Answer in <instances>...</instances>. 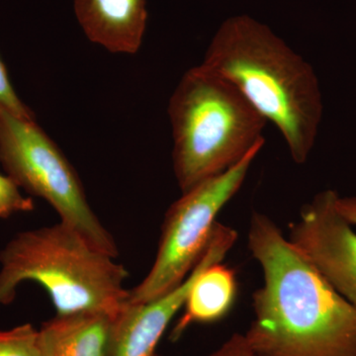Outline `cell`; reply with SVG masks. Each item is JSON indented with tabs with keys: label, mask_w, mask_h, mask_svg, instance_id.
Segmentation results:
<instances>
[{
	"label": "cell",
	"mask_w": 356,
	"mask_h": 356,
	"mask_svg": "<svg viewBox=\"0 0 356 356\" xmlns=\"http://www.w3.org/2000/svg\"><path fill=\"white\" fill-rule=\"evenodd\" d=\"M248 248L264 273L245 336L259 356H356V309L262 213Z\"/></svg>",
	"instance_id": "obj_1"
},
{
	"label": "cell",
	"mask_w": 356,
	"mask_h": 356,
	"mask_svg": "<svg viewBox=\"0 0 356 356\" xmlns=\"http://www.w3.org/2000/svg\"><path fill=\"white\" fill-rule=\"evenodd\" d=\"M201 65L233 83L280 130L295 163L308 161L323 117L320 83L268 25L248 14L227 18Z\"/></svg>",
	"instance_id": "obj_2"
},
{
	"label": "cell",
	"mask_w": 356,
	"mask_h": 356,
	"mask_svg": "<svg viewBox=\"0 0 356 356\" xmlns=\"http://www.w3.org/2000/svg\"><path fill=\"white\" fill-rule=\"evenodd\" d=\"M116 259L62 222L20 232L0 252V305L31 281L48 293L56 315L120 313L130 290L124 287L127 269Z\"/></svg>",
	"instance_id": "obj_3"
},
{
	"label": "cell",
	"mask_w": 356,
	"mask_h": 356,
	"mask_svg": "<svg viewBox=\"0 0 356 356\" xmlns=\"http://www.w3.org/2000/svg\"><path fill=\"white\" fill-rule=\"evenodd\" d=\"M168 112L173 170L182 193L266 143V119L233 83L202 65L185 72Z\"/></svg>",
	"instance_id": "obj_4"
},
{
	"label": "cell",
	"mask_w": 356,
	"mask_h": 356,
	"mask_svg": "<svg viewBox=\"0 0 356 356\" xmlns=\"http://www.w3.org/2000/svg\"><path fill=\"white\" fill-rule=\"evenodd\" d=\"M0 163L20 188L46 201L60 222L100 252L118 257L113 236L96 216L79 175L58 145L36 120L21 118L1 105Z\"/></svg>",
	"instance_id": "obj_5"
},
{
	"label": "cell",
	"mask_w": 356,
	"mask_h": 356,
	"mask_svg": "<svg viewBox=\"0 0 356 356\" xmlns=\"http://www.w3.org/2000/svg\"><path fill=\"white\" fill-rule=\"evenodd\" d=\"M262 147H255L226 172L184 192L168 208L153 266L144 280L130 290L129 304L158 298L186 280L210 242L218 215L242 188Z\"/></svg>",
	"instance_id": "obj_6"
},
{
	"label": "cell",
	"mask_w": 356,
	"mask_h": 356,
	"mask_svg": "<svg viewBox=\"0 0 356 356\" xmlns=\"http://www.w3.org/2000/svg\"><path fill=\"white\" fill-rule=\"evenodd\" d=\"M339 196L318 192L290 224L288 240L356 309V232L337 210Z\"/></svg>",
	"instance_id": "obj_7"
},
{
	"label": "cell",
	"mask_w": 356,
	"mask_h": 356,
	"mask_svg": "<svg viewBox=\"0 0 356 356\" xmlns=\"http://www.w3.org/2000/svg\"><path fill=\"white\" fill-rule=\"evenodd\" d=\"M236 243L233 232L218 228L184 282L158 298L127 304L117 316L108 356H156V348L173 318L184 308L189 290L208 262L222 261Z\"/></svg>",
	"instance_id": "obj_8"
},
{
	"label": "cell",
	"mask_w": 356,
	"mask_h": 356,
	"mask_svg": "<svg viewBox=\"0 0 356 356\" xmlns=\"http://www.w3.org/2000/svg\"><path fill=\"white\" fill-rule=\"evenodd\" d=\"M89 41L114 54L134 55L147 30V0H72Z\"/></svg>",
	"instance_id": "obj_9"
},
{
	"label": "cell",
	"mask_w": 356,
	"mask_h": 356,
	"mask_svg": "<svg viewBox=\"0 0 356 356\" xmlns=\"http://www.w3.org/2000/svg\"><path fill=\"white\" fill-rule=\"evenodd\" d=\"M118 314L83 312L56 315L40 327L42 355L108 356Z\"/></svg>",
	"instance_id": "obj_10"
},
{
	"label": "cell",
	"mask_w": 356,
	"mask_h": 356,
	"mask_svg": "<svg viewBox=\"0 0 356 356\" xmlns=\"http://www.w3.org/2000/svg\"><path fill=\"white\" fill-rule=\"evenodd\" d=\"M238 293L236 271L222 261L208 262L189 290L184 313L172 332V341L180 339L192 325L211 324L228 315Z\"/></svg>",
	"instance_id": "obj_11"
},
{
	"label": "cell",
	"mask_w": 356,
	"mask_h": 356,
	"mask_svg": "<svg viewBox=\"0 0 356 356\" xmlns=\"http://www.w3.org/2000/svg\"><path fill=\"white\" fill-rule=\"evenodd\" d=\"M0 356H43L39 330L24 324L0 331Z\"/></svg>",
	"instance_id": "obj_12"
},
{
	"label": "cell",
	"mask_w": 356,
	"mask_h": 356,
	"mask_svg": "<svg viewBox=\"0 0 356 356\" xmlns=\"http://www.w3.org/2000/svg\"><path fill=\"white\" fill-rule=\"evenodd\" d=\"M34 209L33 199L22 195L13 178L0 173V219H8L18 213L32 212Z\"/></svg>",
	"instance_id": "obj_13"
},
{
	"label": "cell",
	"mask_w": 356,
	"mask_h": 356,
	"mask_svg": "<svg viewBox=\"0 0 356 356\" xmlns=\"http://www.w3.org/2000/svg\"><path fill=\"white\" fill-rule=\"evenodd\" d=\"M0 105L21 118L36 120L32 110L26 106L14 90L6 65L2 62L1 58H0Z\"/></svg>",
	"instance_id": "obj_14"
},
{
	"label": "cell",
	"mask_w": 356,
	"mask_h": 356,
	"mask_svg": "<svg viewBox=\"0 0 356 356\" xmlns=\"http://www.w3.org/2000/svg\"><path fill=\"white\" fill-rule=\"evenodd\" d=\"M207 356H259L242 334H234Z\"/></svg>",
	"instance_id": "obj_15"
},
{
	"label": "cell",
	"mask_w": 356,
	"mask_h": 356,
	"mask_svg": "<svg viewBox=\"0 0 356 356\" xmlns=\"http://www.w3.org/2000/svg\"><path fill=\"white\" fill-rule=\"evenodd\" d=\"M337 208L339 212L350 224L356 225V197H341L339 196L337 200Z\"/></svg>",
	"instance_id": "obj_16"
},
{
	"label": "cell",
	"mask_w": 356,
	"mask_h": 356,
	"mask_svg": "<svg viewBox=\"0 0 356 356\" xmlns=\"http://www.w3.org/2000/svg\"></svg>",
	"instance_id": "obj_17"
}]
</instances>
